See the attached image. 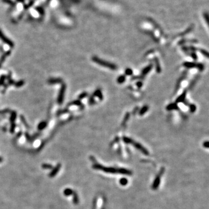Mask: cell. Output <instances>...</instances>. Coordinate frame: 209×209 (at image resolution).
I'll list each match as a JSON object with an SVG mask.
<instances>
[{
    "mask_svg": "<svg viewBox=\"0 0 209 209\" xmlns=\"http://www.w3.org/2000/svg\"><path fill=\"white\" fill-rule=\"evenodd\" d=\"M92 61H94V62H95L97 64H100L101 66L105 67V68H108L109 69H112V70H115L117 69V67L115 64H112V63L107 62L105 61V60H102V59H99V58H98L97 56H94L92 58Z\"/></svg>",
    "mask_w": 209,
    "mask_h": 209,
    "instance_id": "6da1fadb",
    "label": "cell"
},
{
    "mask_svg": "<svg viewBox=\"0 0 209 209\" xmlns=\"http://www.w3.org/2000/svg\"><path fill=\"white\" fill-rule=\"evenodd\" d=\"M66 84H62L61 85V87H60V91H59V93L58 97V103L59 105H62L63 103V99H64V93H65L66 91Z\"/></svg>",
    "mask_w": 209,
    "mask_h": 209,
    "instance_id": "7a4b0ae2",
    "label": "cell"
},
{
    "mask_svg": "<svg viewBox=\"0 0 209 209\" xmlns=\"http://www.w3.org/2000/svg\"><path fill=\"white\" fill-rule=\"evenodd\" d=\"M0 39L2 40L3 43H5L6 44L9 45L11 48H13L14 45H15V44H14L13 42L11 41L10 39L8 38L7 36L4 35V34L3 33V32H2L1 30H0Z\"/></svg>",
    "mask_w": 209,
    "mask_h": 209,
    "instance_id": "3957f363",
    "label": "cell"
},
{
    "mask_svg": "<svg viewBox=\"0 0 209 209\" xmlns=\"http://www.w3.org/2000/svg\"><path fill=\"white\" fill-rule=\"evenodd\" d=\"M62 167V164L60 163H58L55 167H53L52 168L51 171L49 173V178H54L55 177L57 174H58L59 171H60V170L61 169Z\"/></svg>",
    "mask_w": 209,
    "mask_h": 209,
    "instance_id": "277c9868",
    "label": "cell"
},
{
    "mask_svg": "<svg viewBox=\"0 0 209 209\" xmlns=\"http://www.w3.org/2000/svg\"><path fill=\"white\" fill-rule=\"evenodd\" d=\"M63 80L62 78H51L48 81V83L49 84H60L62 83Z\"/></svg>",
    "mask_w": 209,
    "mask_h": 209,
    "instance_id": "5b68a950",
    "label": "cell"
},
{
    "mask_svg": "<svg viewBox=\"0 0 209 209\" xmlns=\"http://www.w3.org/2000/svg\"><path fill=\"white\" fill-rule=\"evenodd\" d=\"M10 54H11V51H8V52H7L5 53L4 54H3V55H2V56H1V58H0V68H1V66H2V63H4V62L5 60L6 59L7 57Z\"/></svg>",
    "mask_w": 209,
    "mask_h": 209,
    "instance_id": "8992f818",
    "label": "cell"
},
{
    "mask_svg": "<svg viewBox=\"0 0 209 209\" xmlns=\"http://www.w3.org/2000/svg\"><path fill=\"white\" fill-rule=\"evenodd\" d=\"M63 193L65 196H71V195H73V191L70 188H66V189H64V191H63Z\"/></svg>",
    "mask_w": 209,
    "mask_h": 209,
    "instance_id": "52a82bcc",
    "label": "cell"
},
{
    "mask_svg": "<svg viewBox=\"0 0 209 209\" xmlns=\"http://www.w3.org/2000/svg\"><path fill=\"white\" fill-rule=\"evenodd\" d=\"M47 122L45 121H41V123H39V124L38 125V130H40V131H41V130H44L45 127H47Z\"/></svg>",
    "mask_w": 209,
    "mask_h": 209,
    "instance_id": "ba28073f",
    "label": "cell"
},
{
    "mask_svg": "<svg viewBox=\"0 0 209 209\" xmlns=\"http://www.w3.org/2000/svg\"><path fill=\"white\" fill-rule=\"evenodd\" d=\"M73 202L74 205H77L79 203V198L77 193L76 192H73Z\"/></svg>",
    "mask_w": 209,
    "mask_h": 209,
    "instance_id": "9c48e42d",
    "label": "cell"
},
{
    "mask_svg": "<svg viewBox=\"0 0 209 209\" xmlns=\"http://www.w3.org/2000/svg\"><path fill=\"white\" fill-rule=\"evenodd\" d=\"M53 167L54 166L49 163H43L41 164V168L44 170H51Z\"/></svg>",
    "mask_w": 209,
    "mask_h": 209,
    "instance_id": "30bf717a",
    "label": "cell"
},
{
    "mask_svg": "<svg viewBox=\"0 0 209 209\" xmlns=\"http://www.w3.org/2000/svg\"><path fill=\"white\" fill-rule=\"evenodd\" d=\"M16 116H17V115H16V111H13L12 113H11V117H10V121H11V123H15V120H16Z\"/></svg>",
    "mask_w": 209,
    "mask_h": 209,
    "instance_id": "8fae6325",
    "label": "cell"
},
{
    "mask_svg": "<svg viewBox=\"0 0 209 209\" xmlns=\"http://www.w3.org/2000/svg\"><path fill=\"white\" fill-rule=\"evenodd\" d=\"M183 66L187 68H193V67H197V64L192 62H185L183 63Z\"/></svg>",
    "mask_w": 209,
    "mask_h": 209,
    "instance_id": "7c38bea8",
    "label": "cell"
},
{
    "mask_svg": "<svg viewBox=\"0 0 209 209\" xmlns=\"http://www.w3.org/2000/svg\"><path fill=\"white\" fill-rule=\"evenodd\" d=\"M94 97H99V98L101 99H102V93H101V91H100V90H97V91H95V92H94Z\"/></svg>",
    "mask_w": 209,
    "mask_h": 209,
    "instance_id": "4fadbf2b",
    "label": "cell"
},
{
    "mask_svg": "<svg viewBox=\"0 0 209 209\" xmlns=\"http://www.w3.org/2000/svg\"><path fill=\"white\" fill-rule=\"evenodd\" d=\"M152 64H150V65H149V66H147L146 68H145V69H144V70L142 71V74H147V73H148V72H150V70L152 69Z\"/></svg>",
    "mask_w": 209,
    "mask_h": 209,
    "instance_id": "5bb4252c",
    "label": "cell"
},
{
    "mask_svg": "<svg viewBox=\"0 0 209 209\" xmlns=\"http://www.w3.org/2000/svg\"><path fill=\"white\" fill-rule=\"evenodd\" d=\"M185 95H186L185 92H184L182 95H181V96H179V97H178V98L176 100V102H181V101H183L185 99Z\"/></svg>",
    "mask_w": 209,
    "mask_h": 209,
    "instance_id": "9a60e30c",
    "label": "cell"
},
{
    "mask_svg": "<svg viewBox=\"0 0 209 209\" xmlns=\"http://www.w3.org/2000/svg\"><path fill=\"white\" fill-rule=\"evenodd\" d=\"M178 107V106H177V105H176V104H175V103H173V104H170V105H168V106H167V109L168 110L177 109H178V107Z\"/></svg>",
    "mask_w": 209,
    "mask_h": 209,
    "instance_id": "2e32d148",
    "label": "cell"
},
{
    "mask_svg": "<svg viewBox=\"0 0 209 209\" xmlns=\"http://www.w3.org/2000/svg\"><path fill=\"white\" fill-rule=\"evenodd\" d=\"M148 110V106H145L144 107H143L141 109L140 111H139V115H143L144 114H145V113L146 112V111Z\"/></svg>",
    "mask_w": 209,
    "mask_h": 209,
    "instance_id": "e0dca14e",
    "label": "cell"
},
{
    "mask_svg": "<svg viewBox=\"0 0 209 209\" xmlns=\"http://www.w3.org/2000/svg\"><path fill=\"white\" fill-rule=\"evenodd\" d=\"M125 77L124 76H120L117 78V82L120 84L124 83V82L125 81Z\"/></svg>",
    "mask_w": 209,
    "mask_h": 209,
    "instance_id": "ac0fdd59",
    "label": "cell"
},
{
    "mask_svg": "<svg viewBox=\"0 0 209 209\" xmlns=\"http://www.w3.org/2000/svg\"><path fill=\"white\" fill-rule=\"evenodd\" d=\"M81 105V101L80 100H76V101H73L70 103H69V106H70V105H77V106H80Z\"/></svg>",
    "mask_w": 209,
    "mask_h": 209,
    "instance_id": "d6986e66",
    "label": "cell"
},
{
    "mask_svg": "<svg viewBox=\"0 0 209 209\" xmlns=\"http://www.w3.org/2000/svg\"><path fill=\"white\" fill-rule=\"evenodd\" d=\"M24 83H25V81L23 80H20L19 81L17 82V83H15V85L16 87H21V86H23L24 85Z\"/></svg>",
    "mask_w": 209,
    "mask_h": 209,
    "instance_id": "ffe728a7",
    "label": "cell"
},
{
    "mask_svg": "<svg viewBox=\"0 0 209 209\" xmlns=\"http://www.w3.org/2000/svg\"><path fill=\"white\" fill-rule=\"evenodd\" d=\"M15 127H16V125H15V123H11V128H10V132L13 134V133L15 132Z\"/></svg>",
    "mask_w": 209,
    "mask_h": 209,
    "instance_id": "44dd1931",
    "label": "cell"
},
{
    "mask_svg": "<svg viewBox=\"0 0 209 209\" xmlns=\"http://www.w3.org/2000/svg\"><path fill=\"white\" fill-rule=\"evenodd\" d=\"M6 78H7V77H6L5 75L1 76V77H0V85L4 84V83L5 80H6Z\"/></svg>",
    "mask_w": 209,
    "mask_h": 209,
    "instance_id": "7402d4cb",
    "label": "cell"
},
{
    "mask_svg": "<svg viewBox=\"0 0 209 209\" xmlns=\"http://www.w3.org/2000/svg\"><path fill=\"white\" fill-rule=\"evenodd\" d=\"M87 95H88V94H87V92H83V93L81 94L78 96V100L82 99L84 98H85Z\"/></svg>",
    "mask_w": 209,
    "mask_h": 209,
    "instance_id": "603a6c76",
    "label": "cell"
},
{
    "mask_svg": "<svg viewBox=\"0 0 209 209\" xmlns=\"http://www.w3.org/2000/svg\"><path fill=\"white\" fill-rule=\"evenodd\" d=\"M125 73L126 74V75L127 76H130L132 74V71L131 69H127L125 71Z\"/></svg>",
    "mask_w": 209,
    "mask_h": 209,
    "instance_id": "cb8c5ba5",
    "label": "cell"
},
{
    "mask_svg": "<svg viewBox=\"0 0 209 209\" xmlns=\"http://www.w3.org/2000/svg\"><path fill=\"white\" fill-rule=\"evenodd\" d=\"M200 52L202 53L204 55L206 56L207 57V58H208V55H208V53H207V52H206V51H205V50H203V49H201Z\"/></svg>",
    "mask_w": 209,
    "mask_h": 209,
    "instance_id": "d4e9b609",
    "label": "cell"
},
{
    "mask_svg": "<svg viewBox=\"0 0 209 209\" xmlns=\"http://www.w3.org/2000/svg\"><path fill=\"white\" fill-rule=\"evenodd\" d=\"M190 109H191L192 112H193V111L196 110V106H195V105H192L191 106H190Z\"/></svg>",
    "mask_w": 209,
    "mask_h": 209,
    "instance_id": "484cf974",
    "label": "cell"
},
{
    "mask_svg": "<svg viewBox=\"0 0 209 209\" xmlns=\"http://www.w3.org/2000/svg\"><path fill=\"white\" fill-rule=\"evenodd\" d=\"M68 111V110H63L62 111H60L59 112L58 114H62V113H66Z\"/></svg>",
    "mask_w": 209,
    "mask_h": 209,
    "instance_id": "4316f807",
    "label": "cell"
},
{
    "mask_svg": "<svg viewBox=\"0 0 209 209\" xmlns=\"http://www.w3.org/2000/svg\"><path fill=\"white\" fill-rule=\"evenodd\" d=\"M0 111V113H7L8 111Z\"/></svg>",
    "mask_w": 209,
    "mask_h": 209,
    "instance_id": "83f0119b",
    "label": "cell"
},
{
    "mask_svg": "<svg viewBox=\"0 0 209 209\" xmlns=\"http://www.w3.org/2000/svg\"><path fill=\"white\" fill-rule=\"evenodd\" d=\"M3 161H4L3 158H2V157H1V156H0V163H2V162H3Z\"/></svg>",
    "mask_w": 209,
    "mask_h": 209,
    "instance_id": "f1b7e54d",
    "label": "cell"
}]
</instances>
